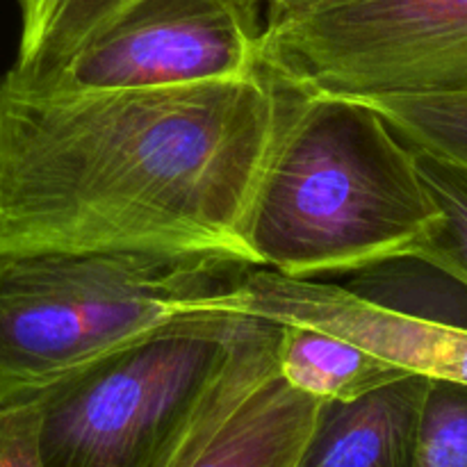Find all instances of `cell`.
I'll return each instance as SVG.
<instances>
[{
  "label": "cell",
  "instance_id": "obj_1",
  "mask_svg": "<svg viewBox=\"0 0 467 467\" xmlns=\"http://www.w3.org/2000/svg\"><path fill=\"white\" fill-rule=\"evenodd\" d=\"M306 91L246 80L46 91L0 78V254L140 251L255 267L251 213Z\"/></svg>",
  "mask_w": 467,
  "mask_h": 467
},
{
  "label": "cell",
  "instance_id": "obj_2",
  "mask_svg": "<svg viewBox=\"0 0 467 467\" xmlns=\"http://www.w3.org/2000/svg\"><path fill=\"white\" fill-rule=\"evenodd\" d=\"M438 217L413 146L377 108L306 91L265 169L249 242L255 267L317 281L415 260Z\"/></svg>",
  "mask_w": 467,
  "mask_h": 467
},
{
  "label": "cell",
  "instance_id": "obj_3",
  "mask_svg": "<svg viewBox=\"0 0 467 467\" xmlns=\"http://www.w3.org/2000/svg\"><path fill=\"white\" fill-rule=\"evenodd\" d=\"M249 269L214 255L0 254V401L44 395L187 313H235Z\"/></svg>",
  "mask_w": 467,
  "mask_h": 467
},
{
  "label": "cell",
  "instance_id": "obj_4",
  "mask_svg": "<svg viewBox=\"0 0 467 467\" xmlns=\"http://www.w3.org/2000/svg\"><path fill=\"white\" fill-rule=\"evenodd\" d=\"M246 319L187 313L44 392V467H135L217 379Z\"/></svg>",
  "mask_w": 467,
  "mask_h": 467
},
{
  "label": "cell",
  "instance_id": "obj_5",
  "mask_svg": "<svg viewBox=\"0 0 467 467\" xmlns=\"http://www.w3.org/2000/svg\"><path fill=\"white\" fill-rule=\"evenodd\" d=\"M263 57L313 94H467V0H287Z\"/></svg>",
  "mask_w": 467,
  "mask_h": 467
},
{
  "label": "cell",
  "instance_id": "obj_6",
  "mask_svg": "<svg viewBox=\"0 0 467 467\" xmlns=\"http://www.w3.org/2000/svg\"><path fill=\"white\" fill-rule=\"evenodd\" d=\"M265 7L255 0H141L57 73L46 91L246 80L265 71Z\"/></svg>",
  "mask_w": 467,
  "mask_h": 467
},
{
  "label": "cell",
  "instance_id": "obj_7",
  "mask_svg": "<svg viewBox=\"0 0 467 467\" xmlns=\"http://www.w3.org/2000/svg\"><path fill=\"white\" fill-rule=\"evenodd\" d=\"M278 337L249 315L217 379L135 467H299L322 400L278 374Z\"/></svg>",
  "mask_w": 467,
  "mask_h": 467
},
{
  "label": "cell",
  "instance_id": "obj_8",
  "mask_svg": "<svg viewBox=\"0 0 467 467\" xmlns=\"http://www.w3.org/2000/svg\"><path fill=\"white\" fill-rule=\"evenodd\" d=\"M235 313L306 324L347 337L410 374L467 383V324L383 306L347 287L251 267L235 290Z\"/></svg>",
  "mask_w": 467,
  "mask_h": 467
},
{
  "label": "cell",
  "instance_id": "obj_9",
  "mask_svg": "<svg viewBox=\"0 0 467 467\" xmlns=\"http://www.w3.org/2000/svg\"><path fill=\"white\" fill-rule=\"evenodd\" d=\"M431 379L404 374L351 401H322L299 467H415Z\"/></svg>",
  "mask_w": 467,
  "mask_h": 467
},
{
  "label": "cell",
  "instance_id": "obj_10",
  "mask_svg": "<svg viewBox=\"0 0 467 467\" xmlns=\"http://www.w3.org/2000/svg\"><path fill=\"white\" fill-rule=\"evenodd\" d=\"M276 363L292 388L322 401L358 400L410 374L347 337L306 324H281Z\"/></svg>",
  "mask_w": 467,
  "mask_h": 467
},
{
  "label": "cell",
  "instance_id": "obj_11",
  "mask_svg": "<svg viewBox=\"0 0 467 467\" xmlns=\"http://www.w3.org/2000/svg\"><path fill=\"white\" fill-rule=\"evenodd\" d=\"M141 0H26L21 41L9 76L36 82L71 62L85 46Z\"/></svg>",
  "mask_w": 467,
  "mask_h": 467
},
{
  "label": "cell",
  "instance_id": "obj_12",
  "mask_svg": "<svg viewBox=\"0 0 467 467\" xmlns=\"http://www.w3.org/2000/svg\"><path fill=\"white\" fill-rule=\"evenodd\" d=\"M413 153L424 187L441 214L415 260L467 290V167L418 146H413Z\"/></svg>",
  "mask_w": 467,
  "mask_h": 467
},
{
  "label": "cell",
  "instance_id": "obj_13",
  "mask_svg": "<svg viewBox=\"0 0 467 467\" xmlns=\"http://www.w3.org/2000/svg\"><path fill=\"white\" fill-rule=\"evenodd\" d=\"M360 100L377 108L406 144L467 167V94H392Z\"/></svg>",
  "mask_w": 467,
  "mask_h": 467
},
{
  "label": "cell",
  "instance_id": "obj_14",
  "mask_svg": "<svg viewBox=\"0 0 467 467\" xmlns=\"http://www.w3.org/2000/svg\"><path fill=\"white\" fill-rule=\"evenodd\" d=\"M415 467H467V383L431 379Z\"/></svg>",
  "mask_w": 467,
  "mask_h": 467
},
{
  "label": "cell",
  "instance_id": "obj_15",
  "mask_svg": "<svg viewBox=\"0 0 467 467\" xmlns=\"http://www.w3.org/2000/svg\"><path fill=\"white\" fill-rule=\"evenodd\" d=\"M39 424L41 395L0 401V467H44Z\"/></svg>",
  "mask_w": 467,
  "mask_h": 467
},
{
  "label": "cell",
  "instance_id": "obj_16",
  "mask_svg": "<svg viewBox=\"0 0 467 467\" xmlns=\"http://www.w3.org/2000/svg\"><path fill=\"white\" fill-rule=\"evenodd\" d=\"M255 3H260V5H263V7H272V5L287 3V0H255Z\"/></svg>",
  "mask_w": 467,
  "mask_h": 467
},
{
  "label": "cell",
  "instance_id": "obj_17",
  "mask_svg": "<svg viewBox=\"0 0 467 467\" xmlns=\"http://www.w3.org/2000/svg\"><path fill=\"white\" fill-rule=\"evenodd\" d=\"M21 3H26V0H18V5H21Z\"/></svg>",
  "mask_w": 467,
  "mask_h": 467
}]
</instances>
